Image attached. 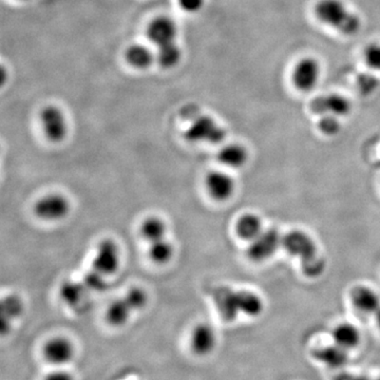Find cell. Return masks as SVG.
<instances>
[{"label": "cell", "instance_id": "obj_1", "mask_svg": "<svg viewBox=\"0 0 380 380\" xmlns=\"http://www.w3.org/2000/svg\"><path fill=\"white\" fill-rule=\"evenodd\" d=\"M215 296L218 309L227 320H233L239 314L257 317L263 312V300L250 290L235 292L231 288H220Z\"/></svg>", "mask_w": 380, "mask_h": 380}, {"label": "cell", "instance_id": "obj_2", "mask_svg": "<svg viewBox=\"0 0 380 380\" xmlns=\"http://www.w3.org/2000/svg\"><path fill=\"white\" fill-rule=\"evenodd\" d=\"M283 248L290 255L299 258L303 273L317 277L324 270V262L318 257V248L311 236L302 231H292L283 237Z\"/></svg>", "mask_w": 380, "mask_h": 380}, {"label": "cell", "instance_id": "obj_3", "mask_svg": "<svg viewBox=\"0 0 380 380\" xmlns=\"http://www.w3.org/2000/svg\"><path fill=\"white\" fill-rule=\"evenodd\" d=\"M315 14L321 23L348 36L357 34L361 28L359 16L342 0H320L315 6Z\"/></svg>", "mask_w": 380, "mask_h": 380}, {"label": "cell", "instance_id": "obj_4", "mask_svg": "<svg viewBox=\"0 0 380 380\" xmlns=\"http://www.w3.org/2000/svg\"><path fill=\"white\" fill-rule=\"evenodd\" d=\"M71 211V203L62 194H49L41 196L34 205V213L45 222H58L65 219Z\"/></svg>", "mask_w": 380, "mask_h": 380}, {"label": "cell", "instance_id": "obj_5", "mask_svg": "<svg viewBox=\"0 0 380 380\" xmlns=\"http://www.w3.org/2000/svg\"><path fill=\"white\" fill-rule=\"evenodd\" d=\"M226 133L221 126L216 123L213 117L207 115L194 117L191 125L185 132L187 141L204 142V143L219 144L224 141Z\"/></svg>", "mask_w": 380, "mask_h": 380}, {"label": "cell", "instance_id": "obj_6", "mask_svg": "<svg viewBox=\"0 0 380 380\" xmlns=\"http://www.w3.org/2000/svg\"><path fill=\"white\" fill-rule=\"evenodd\" d=\"M283 246V237L277 229H264L255 239L250 242L246 255L253 262L270 259Z\"/></svg>", "mask_w": 380, "mask_h": 380}, {"label": "cell", "instance_id": "obj_7", "mask_svg": "<svg viewBox=\"0 0 380 380\" xmlns=\"http://www.w3.org/2000/svg\"><path fill=\"white\" fill-rule=\"evenodd\" d=\"M121 263V252L117 242L111 239H105L96 248L93 258V270L102 276H111L119 270Z\"/></svg>", "mask_w": 380, "mask_h": 380}, {"label": "cell", "instance_id": "obj_8", "mask_svg": "<svg viewBox=\"0 0 380 380\" xmlns=\"http://www.w3.org/2000/svg\"><path fill=\"white\" fill-rule=\"evenodd\" d=\"M41 127L46 137L52 143H60L67 135V122L60 109L56 106H48L39 115Z\"/></svg>", "mask_w": 380, "mask_h": 380}, {"label": "cell", "instance_id": "obj_9", "mask_svg": "<svg viewBox=\"0 0 380 380\" xmlns=\"http://www.w3.org/2000/svg\"><path fill=\"white\" fill-rule=\"evenodd\" d=\"M311 111L318 115H334L342 117L351 112L352 105L348 98L340 95L318 96L310 105Z\"/></svg>", "mask_w": 380, "mask_h": 380}, {"label": "cell", "instance_id": "obj_10", "mask_svg": "<svg viewBox=\"0 0 380 380\" xmlns=\"http://www.w3.org/2000/svg\"><path fill=\"white\" fill-rule=\"evenodd\" d=\"M319 78H320V65L314 58H303L292 70V84L298 90L305 93L315 88Z\"/></svg>", "mask_w": 380, "mask_h": 380}, {"label": "cell", "instance_id": "obj_11", "mask_svg": "<svg viewBox=\"0 0 380 380\" xmlns=\"http://www.w3.org/2000/svg\"><path fill=\"white\" fill-rule=\"evenodd\" d=\"M205 189L209 196L218 202H225L233 196L236 183L233 176L222 170H213L205 178Z\"/></svg>", "mask_w": 380, "mask_h": 380}, {"label": "cell", "instance_id": "obj_12", "mask_svg": "<svg viewBox=\"0 0 380 380\" xmlns=\"http://www.w3.org/2000/svg\"><path fill=\"white\" fill-rule=\"evenodd\" d=\"M75 348L65 337H54L43 347V356L50 364L63 366L73 359Z\"/></svg>", "mask_w": 380, "mask_h": 380}, {"label": "cell", "instance_id": "obj_13", "mask_svg": "<svg viewBox=\"0 0 380 380\" xmlns=\"http://www.w3.org/2000/svg\"><path fill=\"white\" fill-rule=\"evenodd\" d=\"M217 344V336L211 325L201 323L192 329L190 334V348L196 355L211 354Z\"/></svg>", "mask_w": 380, "mask_h": 380}, {"label": "cell", "instance_id": "obj_14", "mask_svg": "<svg viewBox=\"0 0 380 380\" xmlns=\"http://www.w3.org/2000/svg\"><path fill=\"white\" fill-rule=\"evenodd\" d=\"M349 296L354 307L362 313L375 315L380 310L379 295L369 286H355Z\"/></svg>", "mask_w": 380, "mask_h": 380}, {"label": "cell", "instance_id": "obj_15", "mask_svg": "<svg viewBox=\"0 0 380 380\" xmlns=\"http://www.w3.org/2000/svg\"><path fill=\"white\" fill-rule=\"evenodd\" d=\"M176 27L171 19L167 17H159L148 26L147 36L154 45L163 46L174 41Z\"/></svg>", "mask_w": 380, "mask_h": 380}, {"label": "cell", "instance_id": "obj_16", "mask_svg": "<svg viewBox=\"0 0 380 380\" xmlns=\"http://www.w3.org/2000/svg\"><path fill=\"white\" fill-rule=\"evenodd\" d=\"M313 357L317 361L331 369H342L348 364L349 351L336 344L320 347L313 351Z\"/></svg>", "mask_w": 380, "mask_h": 380}, {"label": "cell", "instance_id": "obj_17", "mask_svg": "<svg viewBox=\"0 0 380 380\" xmlns=\"http://www.w3.org/2000/svg\"><path fill=\"white\" fill-rule=\"evenodd\" d=\"M236 233L244 241L252 242L264 231L261 218L255 213H244L236 223Z\"/></svg>", "mask_w": 380, "mask_h": 380}, {"label": "cell", "instance_id": "obj_18", "mask_svg": "<svg viewBox=\"0 0 380 380\" xmlns=\"http://www.w3.org/2000/svg\"><path fill=\"white\" fill-rule=\"evenodd\" d=\"M332 337H333L334 344L348 351L357 348L361 340L359 329L355 325L347 322L338 324L334 329Z\"/></svg>", "mask_w": 380, "mask_h": 380}, {"label": "cell", "instance_id": "obj_19", "mask_svg": "<svg viewBox=\"0 0 380 380\" xmlns=\"http://www.w3.org/2000/svg\"><path fill=\"white\" fill-rule=\"evenodd\" d=\"M248 159V150L239 144H231V145L224 146L218 154L219 163H221L225 167L233 168V169L243 167Z\"/></svg>", "mask_w": 380, "mask_h": 380}, {"label": "cell", "instance_id": "obj_20", "mask_svg": "<svg viewBox=\"0 0 380 380\" xmlns=\"http://www.w3.org/2000/svg\"><path fill=\"white\" fill-rule=\"evenodd\" d=\"M139 233L148 244L165 239L167 233V225L161 218L152 216L146 218L139 226Z\"/></svg>", "mask_w": 380, "mask_h": 380}, {"label": "cell", "instance_id": "obj_21", "mask_svg": "<svg viewBox=\"0 0 380 380\" xmlns=\"http://www.w3.org/2000/svg\"><path fill=\"white\" fill-rule=\"evenodd\" d=\"M133 311L126 299L121 298L113 301L107 310V321L113 327H122L128 322Z\"/></svg>", "mask_w": 380, "mask_h": 380}, {"label": "cell", "instance_id": "obj_22", "mask_svg": "<svg viewBox=\"0 0 380 380\" xmlns=\"http://www.w3.org/2000/svg\"><path fill=\"white\" fill-rule=\"evenodd\" d=\"M174 255V248L171 242L167 239H162L159 241L149 244L148 255L154 263L163 265L167 264Z\"/></svg>", "mask_w": 380, "mask_h": 380}, {"label": "cell", "instance_id": "obj_23", "mask_svg": "<svg viewBox=\"0 0 380 380\" xmlns=\"http://www.w3.org/2000/svg\"><path fill=\"white\" fill-rule=\"evenodd\" d=\"M126 60L129 65L137 69H145L152 65L154 56L145 46L133 45L126 51Z\"/></svg>", "mask_w": 380, "mask_h": 380}, {"label": "cell", "instance_id": "obj_24", "mask_svg": "<svg viewBox=\"0 0 380 380\" xmlns=\"http://www.w3.org/2000/svg\"><path fill=\"white\" fill-rule=\"evenodd\" d=\"M157 60L163 68H171L179 63L181 58V50L174 41L158 47Z\"/></svg>", "mask_w": 380, "mask_h": 380}, {"label": "cell", "instance_id": "obj_25", "mask_svg": "<svg viewBox=\"0 0 380 380\" xmlns=\"http://www.w3.org/2000/svg\"><path fill=\"white\" fill-rule=\"evenodd\" d=\"M2 310V325L6 324L12 319L17 318L21 313H23V305L19 297L15 295H10L4 298L1 303Z\"/></svg>", "mask_w": 380, "mask_h": 380}, {"label": "cell", "instance_id": "obj_26", "mask_svg": "<svg viewBox=\"0 0 380 380\" xmlns=\"http://www.w3.org/2000/svg\"><path fill=\"white\" fill-rule=\"evenodd\" d=\"M86 286L73 281H65L60 287V297L67 305H76L84 296Z\"/></svg>", "mask_w": 380, "mask_h": 380}, {"label": "cell", "instance_id": "obj_27", "mask_svg": "<svg viewBox=\"0 0 380 380\" xmlns=\"http://www.w3.org/2000/svg\"><path fill=\"white\" fill-rule=\"evenodd\" d=\"M127 302L129 303L133 311H139L144 309L146 303H147V295L145 290L139 287H132L128 290V292L124 296Z\"/></svg>", "mask_w": 380, "mask_h": 380}, {"label": "cell", "instance_id": "obj_28", "mask_svg": "<svg viewBox=\"0 0 380 380\" xmlns=\"http://www.w3.org/2000/svg\"><path fill=\"white\" fill-rule=\"evenodd\" d=\"M318 128L323 134L332 137L339 132L342 124H340L339 117H334V115H321Z\"/></svg>", "mask_w": 380, "mask_h": 380}, {"label": "cell", "instance_id": "obj_29", "mask_svg": "<svg viewBox=\"0 0 380 380\" xmlns=\"http://www.w3.org/2000/svg\"><path fill=\"white\" fill-rule=\"evenodd\" d=\"M364 60L371 69L380 71V43H371L366 48Z\"/></svg>", "mask_w": 380, "mask_h": 380}, {"label": "cell", "instance_id": "obj_30", "mask_svg": "<svg viewBox=\"0 0 380 380\" xmlns=\"http://www.w3.org/2000/svg\"><path fill=\"white\" fill-rule=\"evenodd\" d=\"M84 285L89 290H102L106 287V281H105V276L93 270L85 276Z\"/></svg>", "mask_w": 380, "mask_h": 380}, {"label": "cell", "instance_id": "obj_31", "mask_svg": "<svg viewBox=\"0 0 380 380\" xmlns=\"http://www.w3.org/2000/svg\"><path fill=\"white\" fill-rule=\"evenodd\" d=\"M358 86H359L360 91L362 93H372L375 87L377 86V82L372 76L364 75L360 78Z\"/></svg>", "mask_w": 380, "mask_h": 380}, {"label": "cell", "instance_id": "obj_32", "mask_svg": "<svg viewBox=\"0 0 380 380\" xmlns=\"http://www.w3.org/2000/svg\"><path fill=\"white\" fill-rule=\"evenodd\" d=\"M181 8L186 12L194 13L198 12L203 4H204V0H179Z\"/></svg>", "mask_w": 380, "mask_h": 380}, {"label": "cell", "instance_id": "obj_33", "mask_svg": "<svg viewBox=\"0 0 380 380\" xmlns=\"http://www.w3.org/2000/svg\"><path fill=\"white\" fill-rule=\"evenodd\" d=\"M45 380H74V377L67 371L58 370L48 374Z\"/></svg>", "mask_w": 380, "mask_h": 380}, {"label": "cell", "instance_id": "obj_34", "mask_svg": "<svg viewBox=\"0 0 380 380\" xmlns=\"http://www.w3.org/2000/svg\"><path fill=\"white\" fill-rule=\"evenodd\" d=\"M333 380H371L366 375L353 374V373L342 372L338 373Z\"/></svg>", "mask_w": 380, "mask_h": 380}, {"label": "cell", "instance_id": "obj_35", "mask_svg": "<svg viewBox=\"0 0 380 380\" xmlns=\"http://www.w3.org/2000/svg\"><path fill=\"white\" fill-rule=\"evenodd\" d=\"M375 319H376V323L380 329V310L376 314H375Z\"/></svg>", "mask_w": 380, "mask_h": 380}, {"label": "cell", "instance_id": "obj_36", "mask_svg": "<svg viewBox=\"0 0 380 380\" xmlns=\"http://www.w3.org/2000/svg\"><path fill=\"white\" fill-rule=\"evenodd\" d=\"M376 380H380V377H379V379H377Z\"/></svg>", "mask_w": 380, "mask_h": 380}]
</instances>
